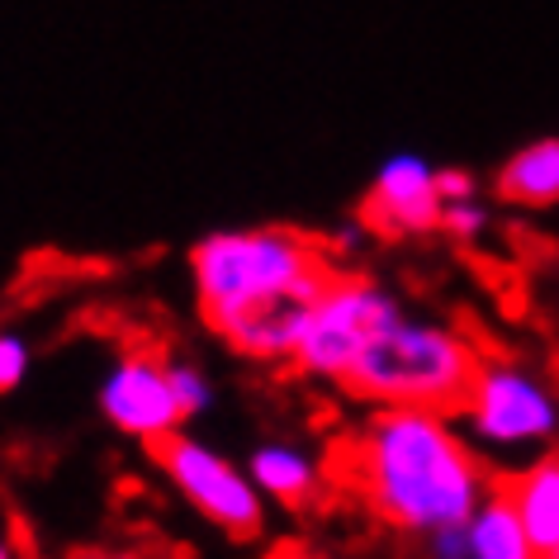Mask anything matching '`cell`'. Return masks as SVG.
<instances>
[{
  "mask_svg": "<svg viewBox=\"0 0 559 559\" xmlns=\"http://www.w3.org/2000/svg\"><path fill=\"white\" fill-rule=\"evenodd\" d=\"M0 559H20V550H15V540L5 536V531H0Z\"/></svg>",
  "mask_w": 559,
  "mask_h": 559,
  "instance_id": "44dd1931",
  "label": "cell"
},
{
  "mask_svg": "<svg viewBox=\"0 0 559 559\" xmlns=\"http://www.w3.org/2000/svg\"><path fill=\"white\" fill-rule=\"evenodd\" d=\"M403 304L408 299H403L394 285H384L380 275L332 271V280L309 304V318H304V332H299V346H295V360H289V366L313 384L342 389L346 370L356 366V356L366 352L370 337L403 309Z\"/></svg>",
  "mask_w": 559,
  "mask_h": 559,
  "instance_id": "5b68a950",
  "label": "cell"
},
{
  "mask_svg": "<svg viewBox=\"0 0 559 559\" xmlns=\"http://www.w3.org/2000/svg\"><path fill=\"white\" fill-rule=\"evenodd\" d=\"M455 417L502 479L559 451V374L526 352H484Z\"/></svg>",
  "mask_w": 559,
  "mask_h": 559,
  "instance_id": "277c9868",
  "label": "cell"
},
{
  "mask_svg": "<svg viewBox=\"0 0 559 559\" xmlns=\"http://www.w3.org/2000/svg\"><path fill=\"white\" fill-rule=\"evenodd\" d=\"M479 342L451 318H431L417 309H403L374 332L370 346L346 370L342 389L374 403H408V408H445L455 413L479 366Z\"/></svg>",
  "mask_w": 559,
  "mask_h": 559,
  "instance_id": "3957f363",
  "label": "cell"
},
{
  "mask_svg": "<svg viewBox=\"0 0 559 559\" xmlns=\"http://www.w3.org/2000/svg\"><path fill=\"white\" fill-rule=\"evenodd\" d=\"M271 559H332V555H323V550H313V545H280V550L271 555Z\"/></svg>",
  "mask_w": 559,
  "mask_h": 559,
  "instance_id": "ffe728a7",
  "label": "cell"
},
{
  "mask_svg": "<svg viewBox=\"0 0 559 559\" xmlns=\"http://www.w3.org/2000/svg\"><path fill=\"white\" fill-rule=\"evenodd\" d=\"M441 209L437 166L423 152H389L370 176L360 223L380 237H427L441 233Z\"/></svg>",
  "mask_w": 559,
  "mask_h": 559,
  "instance_id": "ba28073f",
  "label": "cell"
},
{
  "mask_svg": "<svg viewBox=\"0 0 559 559\" xmlns=\"http://www.w3.org/2000/svg\"><path fill=\"white\" fill-rule=\"evenodd\" d=\"M72 559H147L143 550H123V545H100V550H81Z\"/></svg>",
  "mask_w": 559,
  "mask_h": 559,
  "instance_id": "d6986e66",
  "label": "cell"
},
{
  "mask_svg": "<svg viewBox=\"0 0 559 559\" xmlns=\"http://www.w3.org/2000/svg\"><path fill=\"white\" fill-rule=\"evenodd\" d=\"M417 545H423V559H469L465 526H445V531H431V536H423Z\"/></svg>",
  "mask_w": 559,
  "mask_h": 559,
  "instance_id": "2e32d148",
  "label": "cell"
},
{
  "mask_svg": "<svg viewBox=\"0 0 559 559\" xmlns=\"http://www.w3.org/2000/svg\"><path fill=\"white\" fill-rule=\"evenodd\" d=\"M337 261L309 233L285 223L218 228L190 247V289L200 323L233 356L257 366H289L309 304Z\"/></svg>",
  "mask_w": 559,
  "mask_h": 559,
  "instance_id": "6da1fadb",
  "label": "cell"
},
{
  "mask_svg": "<svg viewBox=\"0 0 559 559\" xmlns=\"http://www.w3.org/2000/svg\"><path fill=\"white\" fill-rule=\"evenodd\" d=\"M166 366H171V389H176V403H180V413H186V423H194V417H204L214 408L218 389H214V374H209L200 360L166 352Z\"/></svg>",
  "mask_w": 559,
  "mask_h": 559,
  "instance_id": "4fadbf2b",
  "label": "cell"
},
{
  "mask_svg": "<svg viewBox=\"0 0 559 559\" xmlns=\"http://www.w3.org/2000/svg\"><path fill=\"white\" fill-rule=\"evenodd\" d=\"M493 200L508 209H555L559 204V133L531 138L498 166Z\"/></svg>",
  "mask_w": 559,
  "mask_h": 559,
  "instance_id": "8fae6325",
  "label": "cell"
},
{
  "mask_svg": "<svg viewBox=\"0 0 559 559\" xmlns=\"http://www.w3.org/2000/svg\"><path fill=\"white\" fill-rule=\"evenodd\" d=\"M95 408L119 437L138 445H162L166 437L186 431V413L171 389V366L157 346H123L95 384Z\"/></svg>",
  "mask_w": 559,
  "mask_h": 559,
  "instance_id": "52a82bcc",
  "label": "cell"
},
{
  "mask_svg": "<svg viewBox=\"0 0 559 559\" xmlns=\"http://www.w3.org/2000/svg\"><path fill=\"white\" fill-rule=\"evenodd\" d=\"M247 474L257 479L261 498L271 508H285V512H304L323 498L328 488V465L323 455L313 451L309 441L299 437H265L251 445L247 455Z\"/></svg>",
  "mask_w": 559,
  "mask_h": 559,
  "instance_id": "9c48e42d",
  "label": "cell"
},
{
  "mask_svg": "<svg viewBox=\"0 0 559 559\" xmlns=\"http://www.w3.org/2000/svg\"><path fill=\"white\" fill-rule=\"evenodd\" d=\"M342 474L389 531L423 540L465 526L498 488V474L474 451L455 413L374 403L342 445Z\"/></svg>",
  "mask_w": 559,
  "mask_h": 559,
  "instance_id": "7a4b0ae2",
  "label": "cell"
},
{
  "mask_svg": "<svg viewBox=\"0 0 559 559\" xmlns=\"http://www.w3.org/2000/svg\"><path fill=\"white\" fill-rule=\"evenodd\" d=\"M34 370V342L15 328H0V394H15Z\"/></svg>",
  "mask_w": 559,
  "mask_h": 559,
  "instance_id": "9a60e30c",
  "label": "cell"
},
{
  "mask_svg": "<svg viewBox=\"0 0 559 559\" xmlns=\"http://www.w3.org/2000/svg\"><path fill=\"white\" fill-rule=\"evenodd\" d=\"M366 242H370V228H366V223H342V228L332 233V242H328V257H332V261H352V257H360V251H366Z\"/></svg>",
  "mask_w": 559,
  "mask_h": 559,
  "instance_id": "e0dca14e",
  "label": "cell"
},
{
  "mask_svg": "<svg viewBox=\"0 0 559 559\" xmlns=\"http://www.w3.org/2000/svg\"><path fill=\"white\" fill-rule=\"evenodd\" d=\"M441 233L445 237H455V242H484L488 233H493V204L484 200V190L479 194H465V200H445L441 209Z\"/></svg>",
  "mask_w": 559,
  "mask_h": 559,
  "instance_id": "5bb4252c",
  "label": "cell"
},
{
  "mask_svg": "<svg viewBox=\"0 0 559 559\" xmlns=\"http://www.w3.org/2000/svg\"><path fill=\"white\" fill-rule=\"evenodd\" d=\"M437 186H441V200H465V194H479V180H474L469 166H437Z\"/></svg>",
  "mask_w": 559,
  "mask_h": 559,
  "instance_id": "ac0fdd59",
  "label": "cell"
},
{
  "mask_svg": "<svg viewBox=\"0 0 559 559\" xmlns=\"http://www.w3.org/2000/svg\"><path fill=\"white\" fill-rule=\"evenodd\" d=\"M465 540H469V559H540L522 516L502 493V484L474 508V516L465 522Z\"/></svg>",
  "mask_w": 559,
  "mask_h": 559,
  "instance_id": "7c38bea8",
  "label": "cell"
},
{
  "mask_svg": "<svg viewBox=\"0 0 559 559\" xmlns=\"http://www.w3.org/2000/svg\"><path fill=\"white\" fill-rule=\"evenodd\" d=\"M502 493L522 516L531 545L540 559H559V451L531 460V465L502 474Z\"/></svg>",
  "mask_w": 559,
  "mask_h": 559,
  "instance_id": "30bf717a",
  "label": "cell"
},
{
  "mask_svg": "<svg viewBox=\"0 0 559 559\" xmlns=\"http://www.w3.org/2000/svg\"><path fill=\"white\" fill-rule=\"evenodd\" d=\"M152 460H157V474L166 479V488L186 502L194 516H204L209 526H218L223 536L233 540H257L265 522H271V502L261 498L257 479L247 474V465L223 451V445L190 437V431H176L162 445H152Z\"/></svg>",
  "mask_w": 559,
  "mask_h": 559,
  "instance_id": "8992f818",
  "label": "cell"
}]
</instances>
